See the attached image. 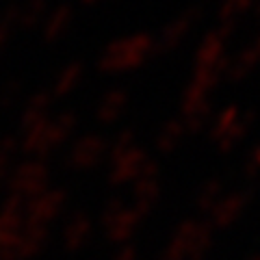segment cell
<instances>
[{"instance_id": "4", "label": "cell", "mask_w": 260, "mask_h": 260, "mask_svg": "<svg viewBox=\"0 0 260 260\" xmlns=\"http://www.w3.org/2000/svg\"><path fill=\"white\" fill-rule=\"evenodd\" d=\"M5 39H7V28L0 24V48H3V44H5Z\"/></svg>"}, {"instance_id": "1", "label": "cell", "mask_w": 260, "mask_h": 260, "mask_svg": "<svg viewBox=\"0 0 260 260\" xmlns=\"http://www.w3.org/2000/svg\"><path fill=\"white\" fill-rule=\"evenodd\" d=\"M44 0H28L22 7H18V15H15V24H22V26H32L39 15L44 13Z\"/></svg>"}, {"instance_id": "3", "label": "cell", "mask_w": 260, "mask_h": 260, "mask_svg": "<svg viewBox=\"0 0 260 260\" xmlns=\"http://www.w3.org/2000/svg\"><path fill=\"white\" fill-rule=\"evenodd\" d=\"M80 78V70L78 65H72V68H65L63 74L56 78V85H54V91L56 93H65L68 89H72L76 85V80Z\"/></svg>"}, {"instance_id": "2", "label": "cell", "mask_w": 260, "mask_h": 260, "mask_svg": "<svg viewBox=\"0 0 260 260\" xmlns=\"http://www.w3.org/2000/svg\"><path fill=\"white\" fill-rule=\"evenodd\" d=\"M70 15H72V11L68 9V7H59V9L50 15V20H48V24H46V35L48 37H59L61 32L68 28Z\"/></svg>"}]
</instances>
